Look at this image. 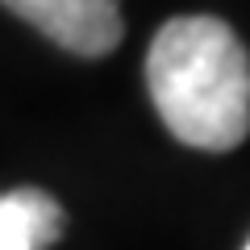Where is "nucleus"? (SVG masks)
<instances>
[{"mask_svg":"<svg viewBox=\"0 0 250 250\" xmlns=\"http://www.w3.org/2000/svg\"><path fill=\"white\" fill-rule=\"evenodd\" d=\"M62 233V208L42 188L0 192V250H46Z\"/></svg>","mask_w":250,"mask_h":250,"instance_id":"3","label":"nucleus"},{"mask_svg":"<svg viewBox=\"0 0 250 250\" xmlns=\"http://www.w3.org/2000/svg\"><path fill=\"white\" fill-rule=\"evenodd\" d=\"M9 13L42 29L50 42L62 50L83 54V59H100V54L117 50L125 34L121 21V0H0Z\"/></svg>","mask_w":250,"mask_h":250,"instance_id":"2","label":"nucleus"},{"mask_svg":"<svg viewBox=\"0 0 250 250\" xmlns=\"http://www.w3.org/2000/svg\"><path fill=\"white\" fill-rule=\"evenodd\" d=\"M146 88L184 146L233 150L250 134V54L217 17H175L154 34Z\"/></svg>","mask_w":250,"mask_h":250,"instance_id":"1","label":"nucleus"},{"mask_svg":"<svg viewBox=\"0 0 250 250\" xmlns=\"http://www.w3.org/2000/svg\"><path fill=\"white\" fill-rule=\"evenodd\" d=\"M246 250H250V242H246Z\"/></svg>","mask_w":250,"mask_h":250,"instance_id":"4","label":"nucleus"}]
</instances>
